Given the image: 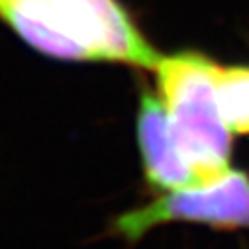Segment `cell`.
Instances as JSON below:
<instances>
[{"mask_svg":"<svg viewBox=\"0 0 249 249\" xmlns=\"http://www.w3.org/2000/svg\"><path fill=\"white\" fill-rule=\"evenodd\" d=\"M0 20L37 53L155 69L159 53L118 0H0Z\"/></svg>","mask_w":249,"mask_h":249,"instance_id":"obj_1","label":"cell"},{"mask_svg":"<svg viewBox=\"0 0 249 249\" xmlns=\"http://www.w3.org/2000/svg\"><path fill=\"white\" fill-rule=\"evenodd\" d=\"M216 69L218 63L195 51L161 57L153 69L177 147L198 184L231 169L233 130L220 106Z\"/></svg>","mask_w":249,"mask_h":249,"instance_id":"obj_2","label":"cell"},{"mask_svg":"<svg viewBox=\"0 0 249 249\" xmlns=\"http://www.w3.org/2000/svg\"><path fill=\"white\" fill-rule=\"evenodd\" d=\"M175 222L214 230H249V175L230 169L204 184L163 193L155 200L118 214L110 224V233L138 243L151 230Z\"/></svg>","mask_w":249,"mask_h":249,"instance_id":"obj_3","label":"cell"},{"mask_svg":"<svg viewBox=\"0 0 249 249\" xmlns=\"http://www.w3.org/2000/svg\"><path fill=\"white\" fill-rule=\"evenodd\" d=\"M138 145L149 186L169 193L198 184L177 147L163 100L151 90H143L140 96Z\"/></svg>","mask_w":249,"mask_h":249,"instance_id":"obj_4","label":"cell"},{"mask_svg":"<svg viewBox=\"0 0 249 249\" xmlns=\"http://www.w3.org/2000/svg\"><path fill=\"white\" fill-rule=\"evenodd\" d=\"M222 112L233 134H249V65L216 69Z\"/></svg>","mask_w":249,"mask_h":249,"instance_id":"obj_5","label":"cell"}]
</instances>
